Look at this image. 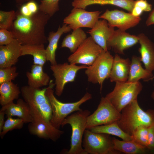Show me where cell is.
<instances>
[{
    "mask_svg": "<svg viewBox=\"0 0 154 154\" xmlns=\"http://www.w3.org/2000/svg\"><path fill=\"white\" fill-rule=\"evenodd\" d=\"M50 18L39 10L29 17L24 16L17 11L9 30L22 45L44 44L48 42L45 27Z\"/></svg>",
    "mask_w": 154,
    "mask_h": 154,
    "instance_id": "6da1fadb",
    "label": "cell"
},
{
    "mask_svg": "<svg viewBox=\"0 0 154 154\" xmlns=\"http://www.w3.org/2000/svg\"><path fill=\"white\" fill-rule=\"evenodd\" d=\"M121 113L117 123L123 131L131 135L138 127H149L154 124V110H149L144 111L139 106L137 100L125 107Z\"/></svg>",
    "mask_w": 154,
    "mask_h": 154,
    "instance_id": "7a4b0ae2",
    "label": "cell"
},
{
    "mask_svg": "<svg viewBox=\"0 0 154 154\" xmlns=\"http://www.w3.org/2000/svg\"><path fill=\"white\" fill-rule=\"evenodd\" d=\"M47 87L46 94L51 104L52 115L50 122L55 128L59 129L64 119L74 112L82 110L80 108L83 103L92 98L91 94L87 92L78 101L71 103H64L58 100L54 94L53 89L55 84L50 82Z\"/></svg>",
    "mask_w": 154,
    "mask_h": 154,
    "instance_id": "3957f363",
    "label": "cell"
},
{
    "mask_svg": "<svg viewBox=\"0 0 154 154\" xmlns=\"http://www.w3.org/2000/svg\"><path fill=\"white\" fill-rule=\"evenodd\" d=\"M90 113L88 110H82L68 116L63 121L61 126L69 124L72 131L70 148L66 154H87L82 146V137L86 129L87 118Z\"/></svg>",
    "mask_w": 154,
    "mask_h": 154,
    "instance_id": "277c9868",
    "label": "cell"
},
{
    "mask_svg": "<svg viewBox=\"0 0 154 154\" xmlns=\"http://www.w3.org/2000/svg\"><path fill=\"white\" fill-rule=\"evenodd\" d=\"M113 90L105 96L119 112L131 102L137 100L143 86L138 81L116 82Z\"/></svg>",
    "mask_w": 154,
    "mask_h": 154,
    "instance_id": "5b68a950",
    "label": "cell"
},
{
    "mask_svg": "<svg viewBox=\"0 0 154 154\" xmlns=\"http://www.w3.org/2000/svg\"><path fill=\"white\" fill-rule=\"evenodd\" d=\"M82 146L87 154H118L115 150L110 135L96 133L86 129L84 131Z\"/></svg>",
    "mask_w": 154,
    "mask_h": 154,
    "instance_id": "8992f818",
    "label": "cell"
},
{
    "mask_svg": "<svg viewBox=\"0 0 154 154\" xmlns=\"http://www.w3.org/2000/svg\"><path fill=\"white\" fill-rule=\"evenodd\" d=\"M29 105L34 119V121L28 125L29 133L40 138L56 141L64 132L53 127L36 107Z\"/></svg>",
    "mask_w": 154,
    "mask_h": 154,
    "instance_id": "52a82bcc",
    "label": "cell"
},
{
    "mask_svg": "<svg viewBox=\"0 0 154 154\" xmlns=\"http://www.w3.org/2000/svg\"><path fill=\"white\" fill-rule=\"evenodd\" d=\"M114 57L108 50H104L92 64L86 69L85 73L88 81L94 84H99L101 90L104 81L109 78Z\"/></svg>",
    "mask_w": 154,
    "mask_h": 154,
    "instance_id": "ba28073f",
    "label": "cell"
},
{
    "mask_svg": "<svg viewBox=\"0 0 154 154\" xmlns=\"http://www.w3.org/2000/svg\"><path fill=\"white\" fill-rule=\"evenodd\" d=\"M121 116L107 98L102 97L96 110L88 117L86 129L117 122Z\"/></svg>",
    "mask_w": 154,
    "mask_h": 154,
    "instance_id": "9c48e42d",
    "label": "cell"
},
{
    "mask_svg": "<svg viewBox=\"0 0 154 154\" xmlns=\"http://www.w3.org/2000/svg\"><path fill=\"white\" fill-rule=\"evenodd\" d=\"M47 89L35 88L28 85L21 89V94L25 101L29 105L36 107L46 119L50 122L52 115V109L50 101L46 94Z\"/></svg>",
    "mask_w": 154,
    "mask_h": 154,
    "instance_id": "30bf717a",
    "label": "cell"
},
{
    "mask_svg": "<svg viewBox=\"0 0 154 154\" xmlns=\"http://www.w3.org/2000/svg\"><path fill=\"white\" fill-rule=\"evenodd\" d=\"M87 67L85 65L77 66L76 64L67 62L51 65L50 69L55 79V94L56 95L60 96L65 85L68 82H74L78 71L86 69Z\"/></svg>",
    "mask_w": 154,
    "mask_h": 154,
    "instance_id": "8fae6325",
    "label": "cell"
},
{
    "mask_svg": "<svg viewBox=\"0 0 154 154\" xmlns=\"http://www.w3.org/2000/svg\"><path fill=\"white\" fill-rule=\"evenodd\" d=\"M104 50L90 36L86 38L67 60L70 63L90 66Z\"/></svg>",
    "mask_w": 154,
    "mask_h": 154,
    "instance_id": "7c38bea8",
    "label": "cell"
},
{
    "mask_svg": "<svg viewBox=\"0 0 154 154\" xmlns=\"http://www.w3.org/2000/svg\"><path fill=\"white\" fill-rule=\"evenodd\" d=\"M99 19L106 20L110 27H117L118 29L124 31L135 27L141 20L140 17H136L130 13L117 9H107L100 15Z\"/></svg>",
    "mask_w": 154,
    "mask_h": 154,
    "instance_id": "4fadbf2b",
    "label": "cell"
},
{
    "mask_svg": "<svg viewBox=\"0 0 154 154\" xmlns=\"http://www.w3.org/2000/svg\"><path fill=\"white\" fill-rule=\"evenodd\" d=\"M101 13L99 11H88L85 9L74 8L63 20L73 30L82 27L92 28L99 20Z\"/></svg>",
    "mask_w": 154,
    "mask_h": 154,
    "instance_id": "5bb4252c",
    "label": "cell"
},
{
    "mask_svg": "<svg viewBox=\"0 0 154 154\" xmlns=\"http://www.w3.org/2000/svg\"><path fill=\"white\" fill-rule=\"evenodd\" d=\"M138 42L137 36L118 29L115 30L107 42L108 50L112 49L117 54H124V51Z\"/></svg>",
    "mask_w": 154,
    "mask_h": 154,
    "instance_id": "9a60e30c",
    "label": "cell"
},
{
    "mask_svg": "<svg viewBox=\"0 0 154 154\" xmlns=\"http://www.w3.org/2000/svg\"><path fill=\"white\" fill-rule=\"evenodd\" d=\"M21 46L15 39L7 45H0V68L11 66L16 63L21 56Z\"/></svg>",
    "mask_w": 154,
    "mask_h": 154,
    "instance_id": "2e32d148",
    "label": "cell"
},
{
    "mask_svg": "<svg viewBox=\"0 0 154 154\" xmlns=\"http://www.w3.org/2000/svg\"><path fill=\"white\" fill-rule=\"evenodd\" d=\"M114 28L110 27L105 20H98L93 27L87 33L98 45L104 51H108L107 42L113 34Z\"/></svg>",
    "mask_w": 154,
    "mask_h": 154,
    "instance_id": "e0dca14e",
    "label": "cell"
},
{
    "mask_svg": "<svg viewBox=\"0 0 154 154\" xmlns=\"http://www.w3.org/2000/svg\"><path fill=\"white\" fill-rule=\"evenodd\" d=\"M1 110L4 111L6 116H17L23 119L25 123L32 122L34 119L30 108L25 100L18 99L16 103L13 102L2 106Z\"/></svg>",
    "mask_w": 154,
    "mask_h": 154,
    "instance_id": "ac0fdd59",
    "label": "cell"
},
{
    "mask_svg": "<svg viewBox=\"0 0 154 154\" xmlns=\"http://www.w3.org/2000/svg\"><path fill=\"white\" fill-rule=\"evenodd\" d=\"M131 60L124 59L116 54L114 57L109 78L111 82H125L128 80Z\"/></svg>",
    "mask_w": 154,
    "mask_h": 154,
    "instance_id": "d6986e66",
    "label": "cell"
},
{
    "mask_svg": "<svg viewBox=\"0 0 154 154\" xmlns=\"http://www.w3.org/2000/svg\"><path fill=\"white\" fill-rule=\"evenodd\" d=\"M137 36L140 44L138 51L141 55L140 60L145 68L152 72L154 70V44L144 33Z\"/></svg>",
    "mask_w": 154,
    "mask_h": 154,
    "instance_id": "ffe728a7",
    "label": "cell"
},
{
    "mask_svg": "<svg viewBox=\"0 0 154 154\" xmlns=\"http://www.w3.org/2000/svg\"><path fill=\"white\" fill-rule=\"evenodd\" d=\"M135 2L134 0H73L72 5L74 8L84 9L92 5H111L119 7L131 13Z\"/></svg>",
    "mask_w": 154,
    "mask_h": 154,
    "instance_id": "44dd1931",
    "label": "cell"
},
{
    "mask_svg": "<svg viewBox=\"0 0 154 154\" xmlns=\"http://www.w3.org/2000/svg\"><path fill=\"white\" fill-rule=\"evenodd\" d=\"M71 29L67 25L64 23L61 27L59 26L56 32H50L47 37L49 43L46 49V59L51 65L57 64L56 59L55 52L58 47L59 40L64 33L70 31Z\"/></svg>",
    "mask_w": 154,
    "mask_h": 154,
    "instance_id": "7402d4cb",
    "label": "cell"
},
{
    "mask_svg": "<svg viewBox=\"0 0 154 154\" xmlns=\"http://www.w3.org/2000/svg\"><path fill=\"white\" fill-rule=\"evenodd\" d=\"M43 66L33 64L30 72H26L28 85L31 87L40 88L49 84L50 78L47 74L44 72Z\"/></svg>",
    "mask_w": 154,
    "mask_h": 154,
    "instance_id": "603a6c76",
    "label": "cell"
},
{
    "mask_svg": "<svg viewBox=\"0 0 154 154\" xmlns=\"http://www.w3.org/2000/svg\"><path fill=\"white\" fill-rule=\"evenodd\" d=\"M140 57L135 55L131 57L129 77L127 82H136L140 79H143L145 81H148L153 76L152 72L142 66Z\"/></svg>",
    "mask_w": 154,
    "mask_h": 154,
    "instance_id": "cb8c5ba5",
    "label": "cell"
},
{
    "mask_svg": "<svg viewBox=\"0 0 154 154\" xmlns=\"http://www.w3.org/2000/svg\"><path fill=\"white\" fill-rule=\"evenodd\" d=\"M114 149L127 154H144L149 151L147 148L136 142L133 139L130 141L120 140L112 138Z\"/></svg>",
    "mask_w": 154,
    "mask_h": 154,
    "instance_id": "d4e9b609",
    "label": "cell"
},
{
    "mask_svg": "<svg viewBox=\"0 0 154 154\" xmlns=\"http://www.w3.org/2000/svg\"><path fill=\"white\" fill-rule=\"evenodd\" d=\"M21 90L17 84L7 82L0 85V104L2 106L18 99Z\"/></svg>",
    "mask_w": 154,
    "mask_h": 154,
    "instance_id": "484cf974",
    "label": "cell"
},
{
    "mask_svg": "<svg viewBox=\"0 0 154 154\" xmlns=\"http://www.w3.org/2000/svg\"><path fill=\"white\" fill-rule=\"evenodd\" d=\"M21 56L32 55L33 64L43 66L46 60V49L44 44L22 45Z\"/></svg>",
    "mask_w": 154,
    "mask_h": 154,
    "instance_id": "4316f807",
    "label": "cell"
},
{
    "mask_svg": "<svg viewBox=\"0 0 154 154\" xmlns=\"http://www.w3.org/2000/svg\"><path fill=\"white\" fill-rule=\"evenodd\" d=\"M64 38L61 47L68 48L70 52H74L87 38L86 34L81 28L73 30Z\"/></svg>",
    "mask_w": 154,
    "mask_h": 154,
    "instance_id": "83f0119b",
    "label": "cell"
},
{
    "mask_svg": "<svg viewBox=\"0 0 154 154\" xmlns=\"http://www.w3.org/2000/svg\"><path fill=\"white\" fill-rule=\"evenodd\" d=\"M89 129L94 133L115 135L125 141H130L133 139V136L128 135L123 131L118 126L117 122L96 126Z\"/></svg>",
    "mask_w": 154,
    "mask_h": 154,
    "instance_id": "f1b7e54d",
    "label": "cell"
},
{
    "mask_svg": "<svg viewBox=\"0 0 154 154\" xmlns=\"http://www.w3.org/2000/svg\"><path fill=\"white\" fill-rule=\"evenodd\" d=\"M60 0H41L38 6L39 10L48 15L50 18L59 10Z\"/></svg>",
    "mask_w": 154,
    "mask_h": 154,
    "instance_id": "f546056e",
    "label": "cell"
},
{
    "mask_svg": "<svg viewBox=\"0 0 154 154\" xmlns=\"http://www.w3.org/2000/svg\"><path fill=\"white\" fill-rule=\"evenodd\" d=\"M25 123L24 120L21 118L15 119L11 117H7L5 121L2 131L0 133L1 138L2 139L9 131L14 129H21Z\"/></svg>",
    "mask_w": 154,
    "mask_h": 154,
    "instance_id": "4dcf8cb0",
    "label": "cell"
},
{
    "mask_svg": "<svg viewBox=\"0 0 154 154\" xmlns=\"http://www.w3.org/2000/svg\"><path fill=\"white\" fill-rule=\"evenodd\" d=\"M16 17V12L0 11V29L10 30Z\"/></svg>",
    "mask_w": 154,
    "mask_h": 154,
    "instance_id": "1f68e13d",
    "label": "cell"
},
{
    "mask_svg": "<svg viewBox=\"0 0 154 154\" xmlns=\"http://www.w3.org/2000/svg\"><path fill=\"white\" fill-rule=\"evenodd\" d=\"M148 127L143 126H139L135 129L132 135L133 139L136 142L147 148Z\"/></svg>",
    "mask_w": 154,
    "mask_h": 154,
    "instance_id": "d6a6232c",
    "label": "cell"
},
{
    "mask_svg": "<svg viewBox=\"0 0 154 154\" xmlns=\"http://www.w3.org/2000/svg\"><path fill=\"white\" fill-rule=\"evenodd\" d=\"M17 70V68L15 66L0 68V85L14 80L19 74Z\"/></svg>",
    "mask_w": 154,
    "mask_h": 154,
    "instance_id": "836d02e7",
    "label": "cell"
},
{
    "mask_svg": "<svg viewBox=\"0 0 154 154\" xmlns=\"http://www.w3.org/2000/svg\"><path fill=\"white\" fill-rule=\"evenodd\" d=\"M152 10V6L146 0L135 1L131 13L134 16L140 17L143 12H149Z\"/></svg>",
    "mask_w": 154,
    "mask_h": 154,
    "instance_id": "e575fe53",
    "label": "cell"
},
{
    "mask_svg": "<svg viewBox=\"0 0 154 154\" xmlns=\"http://www.w3.org/2000/svg\"><path fill=\"white\" fill-rule=\"evenodd\" d=\"M14 39L12 32L9 30L0 29V45L9 44Z\"/></svg>",
    "mask_w": 154,
    "mask_h": 154,
    "instance_id": "d590c367",
    "label": "cell"
},
{
    "mask_svg": "<svg viewBox=\"0 0 154 154\" xmlns=\"http://www.w3.org/2000/svg\"><path fill=\"white\" fill-rule=\"evenodd\" d=\"M148 145L149 151L154 153V124L148 127Z\"/></svg>",
    "mask_w": 154,
    "mask_h": 154,
    "instance_id": "8d00e7d4",
    "label": "cell"
},
{
    "mask_svg": "<svg viewBox=\"0 0 154 154\" xmlns=\"http://www.w3.org/2000/svg\"><path fill=\"white\" fill-rule=\"evenodd\" d=\"M26 4L29 10L32 14H33L39 11L38 6L34 0L28 1Z\"/></svg>",
    "mask_w": 154,
    "mask_h": 154,
    "instance_id": "74e56055",
    "label": "cell"
},
{
    "mask_svg": "<svg viewBox=\"0 0 154 154\" xmlns=\"http://www.w3.org/2000/svg\"><path fill=\"white\" fill-rule=\"evenodd\" d=\"M17 11L22 15L26 17H29L33 15L29 11L26 3L22 5Z\"/></svg>",
    "mask_w": 154,
    "mask_h": 154,
    "instance_id": "f35d334b",
    "label": "cell"
},
{
    "mask_svg": "<svg viewBox=\"0 0 154 154\" xmlns=\"http://www.w3.org/2000/svg\"><path fill=\"white\" fill-rule=\"evenodd\" d=\"M146 25L147 26L154 25V8L149 14L146 21Z\"/></svg>",
    "mask_w": 154,
    "mask_h": 154,
    "instance_id": "ab89813d",
    "label": "cell"
},
{
    "mask_svg": "<svg viewBox=\"0 0 154 154\" xmlns=\"http://www.w3.org/2000/svg\"><path fill=\"white\" fill-rule=\"evenodd\" d=\"M5 115L4 111L0 110V133H1L2 129L5 122L4 121Z\"/></svg>",
    "mask_w": 154,
    "mask_h": 154,
    "instance_id": "60d3db41",
    "label": "cell"
},
{
    "mask_svg": "<svg viewBox=\"0 0 154 154\" xmlns=\"http://www.w3.org/2000/svg\"><path fill=\"white\" fill-rule=\"evenodd\" d=\"M16 3L19 4H22L25 2H27L32 0H15Z\"/></svg>",
    "mask_w": 154,
    "mask_h": 154,
    "instance_id": "b9f144b4",
    "label": "cell"
},
{
    "mask_svg": "<svg viewBox=\"0 0 154 154\" xmlns=\"http://www.w3.org/2000/svg\"><path fill=\"white\" fill-rule=\"evenodd\" d=\"M154 78V76H153L151 78H150L149 80L153 79ZM151 97L153 100H154V92L151 95Z\"/></svg>",
    "mask_w": 154,
    "mask_h": 154,
    "instance_id": "7bdbcfd3",
    "label": "cell"
}]
</instances>
